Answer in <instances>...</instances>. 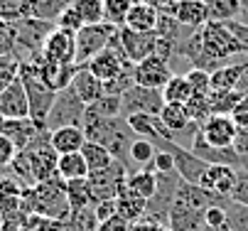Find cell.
Here are the masks:
<instances>
[{
    "instance_id": "obj_1",
    "label": "cell",
    "mask_w": 248,
    "mask_h": 231,
    "mask_svg": "<svg viewBox=\"0 0 248 231\" xmlns=\"http://www.w3.org/2000/svg\"><path fill=\"white\" fill-rule=\"evenodd\" d=\"M238 54L243 52H241L238 40L233 37V32L229 30V25L214 22V20L197 27L182 49V59H187L194 69H204L209 74L229 64V59Z\"/></svg>"
},
{
    "instance_id": "obj_2",
    "label": "cell",
    "mask_w": 248,
    "mask_h": 231,
    "mask_svg": "<svg viewBox=\"0 0 248 231\" xmlns=\"http://www.w3.org/2000/svg\"><path fill=\"white\" fill-rule=\"evenodd\" d=\"M57 153L49 143V130H40L25 150H20L15 155V160L10 162L13 172L25 182V187H32L37 182L52 180L57 175Z\"/></svg>"
},
{
    "instance_id": "obj_3",
    "label": "cell",
    "mask_w": 248,
    "mask_h": 231,
    "mask_svg": "<svg viewBox=\"0 0 248 231\" xmlns=\"http://www.w3.org/2000/svg\"><path fill=\"white\" fill-rule=\"evenodd\" d=\"M22 200L27 202V209L37 216H45V219H59V221H66L72 209H69V200H66V182L54 175L52 180H45V182H37L25 189Z\"/></svg>"
},
{
    "instance_id": "obj_4",
    "label": "cell",
    "mask_w": 248,
    "mask_h": 231,
    "mask_svg": "<svg viewBox=\"0 0 248 231\" xmlns=\"http://www.w3.org/2000/svg\"><path fill=\"white\" fill-rule=\"evenodd\" d=\"M10 27L15 37V57L20 62H32L42 57L45 40L49 37V32L57 25L47 20H37V17H22L17 22H10Z\"/></svg>"
},
{
    "instance_id": "obj_5",
    "label": "cell",
    "mask_w": 248,
    "mask_h": 231,
    "mask_svg": "<svg viewBox=\"0 0 248 231\" xmlns=\"http://www.w3.org/2000/svg\"><path fill=\"white\" fill-rule=\"evenodd\" d=\"M20 81L25 86V93H27V104H30V121L37 125L40 130H45V121H47V113L54 104V96L57 91H52L40 77H37V69H34L32 62H20Z\"/></svg>"
},
{
    "instance_id": "obj_6",
    "label": "cell",
    "mask_w": 248,
    "mask_h": 231,
    "mask_svg": "<svg viewBox=\"0 0 248 231\" xmlns=\"http://www.w3.org/2000/svg\"><path fill=\"white\" fill-rule=\"evenodd\" d=\"M84 113H86V104L79 98L74 86H66V89L57 91V96H54V104L45 121V130H57L62 125H81Z\"/></svg>"
},
{
    "instance_id": "obj_7",
    "label": "cell",
    "mask_w": 248,
    "mask_h": 231,
    "mask_svg": "<svg viewBox=\"0 0 248 231\" xmlns=\"http://www.w3.org/2000/svg\"><path fill=\"white\" fill-rule=\"evenodd\" d=\"M116 32H118V27L111 25V22L84 25L74 35L77 37V67H86L98 52H103Z\"/></svg>"
},
{
    "instance_id": "obj_8",
    "label": "cell",
    "mask_w": 248,
    "mask_h": 231,
    "mask_svg": "<svg viewBox=\"0 0 248 231\" xmlns=\"http://www.w3.org/2000/svg\"><path fill=\"white\" fill-rule=\"evenodd\" d=\"M165 106V98L160 89H148L133 84L123 96H121V118L135 116V113H150V116H160Z\"/></svg>"
},
{
    "instance_id": "obj_9",
    "label": "cell",
    "mask_w": 248,
    "mask_h": 231,
    "mask_svg": "<svg viewBox=\"0 0 248 231\" xmlns=\"http://www.w3.org/2000/svg\"><path fill=\"white\" fill-rule=\"evenodd\" d=\"M125 180H128V168L123 162L113 160L108 168L89 172V182L93 189V200H116V197L125 189Z\"/></svg>"
},
{
    "instance_id": "obj_10",
    "label": "cell",
    "mask_w": 248,
    "mask_h": 231,
    "mask_svg": "<svg viewBox=\"0 0 248 231\" xmlns=\"http://www.w3.org/2000/svg\"><path fill=\"white\" fill-rule=\"evenodd\" d=\"M133 77H135V84L140 86H148V89H160L174 77L172 74V67H170V62L157 57V54H150L145 57L143 62H138L135 67H133Z\"/></svg>"
},
{
    "instance_id": "obj_11",
    "label": "cell",
    "mask_w": 248,
    "mask_h": 231,
    "mask_svg": "<svg viewBox=\"0 0 248 231\" xmlns=\"http://www.w3.org/2000/svg\"><path fill=\"white\" fill-rule=\"evenodd\" d=\"M77 32H69L62 27H54L49 37L45 40L42 57L49 62H62V64H77Z\"/></svg>"
},
{
    "instance_id": "obj_12",
    "label": "cell",
    "mask_w": 248,
    "mask_h": 231,
    "mask_svg": "<svg viewBox=\"0 0 248 231\" xmlns=\"http://www.w3.org/2000/svg\"><path fill=\"white\" fill-rule=\"evenodd\" d=\"M160 121L170 130V136H172L174 143H177V138H180V136L189 138V143H192L194 136H197V130H199V125L189 118L185 104H165L162 111H160Z\"/></svg>"
},
{
    "instance_id": "obj_13",
    "label": "cell",
    "mask_w": 248,
    "mask_h": 231,
    "mask_svg": "<svg viewBox=\"0 0 248 231\" xmlns=\"http://www.w3.org/2000/svg\"><path fill=\"white\" fill-rule=\"evenodd\" d=\"M37 77L52 89V91H62L66 86H72V79L77 74V64H62V62H49L45 57L32 59Z\"/></svg>"
},
{
    "instance_id": "obj_14",
    "label": "cell",
    "mask_w": 248,
    "mask_h": 231,
    "mask_svg": "<svg viewBox=\"0 0 248 231\" xmlns=\"http://www.w3.org/2000/svg\"><path fill=\"white\" fill-rule=\"evenodd\" d=\"M199 133L209 145H217V148H233L236 133L238 128L231 121V116H209L202 125H199Z\"/></svg>"
},
{
    "instance_id": "obj_15",
    "label": "cell",
    "mask_w": 248,
    "mask_h": 231,
    "mask_svg": "<svg viewBox=\"0 0 248 231\" xmlns=\"http://www.w3.org/2000/svg\"><path fill=\"white\" fill-rule=\"evenodd\" d=\"M118 40H121V45H123V49H125V54L133 64L155 54V45H157L155 32H135V30H128V27H118Z\"/></svg>"
},
{
    "instance_id": "obj_16",
    "label": "cell",
    "mask_w": 248,
    "mask_h": 231,
    "mask_svg": "<svg viewBox=\"0 0 248 231\" xmlns=\"http://www.w3.org/2000/svg\"><path fill=\"white\" fill-rule=\"evenodd\" d=\"M170 155H172V160H174V170H177V175H180L185 182H189V185H199L204 170L209 168V162H204V160L197 157L187 145H180V143H174V145H172Z\"/></svg>"
},
{
    "instance_id": "obj_17",
    "label": "cell",
    "mask_w": 248,
    "mask_h": 231,
    "mask_svg": "<svg viewBox=\"0 0 248 231\" xmlns=\"http://www.w3.org/2000/svg\"><path fill=\"white\" fill-rule=\"evenodd\" d=\"M165 13L189 30H197L204 22H209V10L204 0H172Z\"/></svg>"
},
{
    "instance_id": "obj_18",
    "label": "cell",
    "mask_w": 248,
    "mask_h": 231,
    "mask_svg": "<svg viewBox=\"0 0 248 231\" xmlns=\"http://www.w3.org/2000/svg\"><path fill=\"white\" fill-rule=\"evenodd\" d=\"M236 177H238V168H231V165H209L202 175V180H199V187L231 200Z\"/></svg>"
},
{
    "instance_id": "obj_19",
    "label": "cell",
    "mask_w": 248,
    "mask_h": 231,
    "mask_svg": "<svg viewBox=\"0 0 248 231\" xmlns=\"http://www.w3.org/2000/svg\"><path fill=\"white\" fill-rule=\"evenodd\" d=\"M197 157H202L204 162L209 165H231V168H238L241 170V155L233 150V148H217V145H209L202 133L197 130V136L192 140V148H189Z\"/></svg>"
},
{
    "instance_id": "obj_20",
    "label": "cell",
    "mask_w": 248,
    "mask_h": 231,
    "mask_svg": "<svg viewBox=\"0 0 248 231\" xmlns=\"http://www.w3.org/2000/svg\"><path fill=\"white\" fill-rule=\"evenodd\" d=\"M0 116L3 118H30V104H27V93H25L20 77L5 91H0Z\"/></svg>"
},
{
    "instance_id": "obj_21",
    "label": "cell",
    "mask_w": 248,
    "mask_h": 231,
    "mask_svg": "<svg viewBox=\"0 0 248 231\" xmlns=\"http://www.w3.org/2000/svg\"><path fill=\"white\" fill-rule=\"evenodd\" d=\"M89 72L93 74V77H98L101 81H111V79H116L121 72H125L128 67H135L133 62H125V59H121L111 47H106L103 52H98L89 64Z\"/></svg>"
},
{
    "instance_id": "obj_22",
    "label": "cell",
    "mask_w": 248,
    "mask_h": 231,
    "mask_svg": "<svg viewBox=\"0 0 248 231\" xmlns=\"http://www.w3.org/2000/svg\"><path fill=\"white\" fill-rule=\"evenodd\" d=\"M40 128L34 125L30 118H3L0 116V136H5L15 143L17 153L25 150L34 138H37Z\"/></svg>"
},
{
    "instance_id": "obj_23",
    "label": "cell",
    "mask_w": 248,
    "mask_h": 231,
    "mask_svg": "<svg viewBox=\"0 0 248 231\" xmlns=\"http://www.w3.org/2000/svg\"><path fill=\"white\" fill-rule=\"evenodd\" d=\"M49 143H52L57 155L79 153L86 143V136H84L81 125H62L57 130H49Z\"/></svg>"
},
{
    "instance_id": "obj_24",
    "label": "cell",
    "mask_w": 248,
    "mask_h": 231,
    "mask_svg": "<svg viewBox=\"0 0 248 231\" xmlns=\"http://www.w3.org/2000/svg\"><path fill=\"white\" fill-rule=\"evenodd\" d=\"M165 224L172 231H202V226H204V212H197V209H189L185 204L172 202Z\"/></svg>"
},
{
    "instance_id": "obj_25",
    "label": "cell",
    "mask_w": 248,
    "mask_h": 231,
    "mask_svg": "<svg viewBox=\"0 0 248 231\" xmlns=\"http://www.w3.org/2000/svg\"><path fill=\"white\" fill-rule=\"evenodd\" d=\"M72 86H74V91L79 93V98H81L86 106H91L93 101H98V98L103 96V81L98 77H93L89 72V67H77V74L72 79Z\"/></svg>"
},
{
    "instance_id": "obj_26",
    "label": "cell",
    "mask_w": 248,
    "mask_h": 231,
    "mask_svg": "<svg viewBox=\"0 0 248 231\" xmlns=\"http://www.w3.org/2000/svg\"><path fill=\"white\" fill-rule=\"evenodd\" d=\"M157 20H160V10H155L153 5H145V3H133V8L125 15L123 27L135 30V32H155Z\"/></svg>"
},
{
    "instance_id": "obj_27",
    "label": "cell",
    "mask_w": 248,
    "mask_h": 231,
    "mask_svg": "<svg viewBox=\"0 0 248 231\" xmlns=\"http://www.w3.org/2000/svg\"><path fill=\"white\" fill-rule=\"evenodd\" d=\"M148 212V200H143V197L133 194L130 189H123L118 197H116V214L121 219H125L128 224H135L145 216Z\"/></svg>"
},
{
    "instance_id": "obj_28",
    "label": "cell",
    "mask_w": 248,
    "mask_h": 231,
    "mask_svg": "<svg viewBox=\"0 0 248 231\" xmlns=\"http://www.w3.org/2000/svg\"><path fill=\"white\" fill-rule=\"evenodd\" d=\"M246 62H238V64H224V67L214 69L209 74V81H211V91H231V89H238V81L246 72Z\"/></svg>"
},
{
    "instance_id": "obj_29",
    "label": "cell",
    "mask_w": 248,
    "mask_h": 231,
    "mask_svg": "<svg viewBox=\"0 0 248 231\" xmlns=\"http://www.w3.org/2000/svg\"><path fill=\"white\" fill-rule=\"evenodd\" d=\"M155 187H157V172L145 165L143 170H130L128 172V180H125V189H130L133 194L143 197V200H150L155 194Z\"/></svg>"
},
{
    "instance_id": "obj_30",
    "label": "cell",
    "mask_w": 248,
    "mask_h": 231,
    "mask_svg": "<svg viewBox=\"0 0 248 231\" xmlns=\"http://www.w3.org/2000/svg\"><path fill=\"white\" fill-rule=\"evenodd\" d=\"M57 175H59L64 182L89 177V165H86L81 150H79V153H64V155H59V157H57Z\"/></svg>"
},
{
    "instance_id": "obj_31",
    "label": "cell",
    "mask_w": 248,
    "mask_h": 231,
    "mask_svg": "<svg viewBox=\"0 0 248 231\" xmlns=\"http://www.w3.org/2000/svg\"><path fill=\"white\" fill-rule=\"evenodd\" d=\"M66 200H69V209H72V212H79V209L93 207L96 200H93V189H91L89 177L69 180V182H66Z\"/></svg>"
},
{
    "instance_id": "obj_32",
    "label": "cell",
    "mask_w": 248,
    "mask_h": 231,
    "mask_svg": "<svg viewBox=\"0 0 248 231\" xmlns=\"http://www.w3.org/2000/svg\"><path fill=\"white\" fill-rule=\"evenodd\" d=\"M241 98H243V93L238 89H231V91H211L209 93V111H211V116H231Z\"/></svg>"
},
{
    "instance_id": "obj_33",
    "label": "cell",
    "mask_w": 248,
    "mask_h": 231,
    "mask_svg": "<svg viewBox=\"0 0 248 231\" xmlns=\"http://www.w3.org/2000/svg\"><path fill=\"white\" fill-rule=\"evenodd\" d=\"M72 3H74V0H30V17L57 22V17Z\"/></svg>"
},
{
    "instance_id": "obj_34",
    "label": "cell",
    "mask_w": 248,
    "mask_h": 231,
    "mask_svg": "<svg viewBox=\"0 0 248 231\" xmlns=\"http://www.w3.org/2000/svg\"><path fill=\"white\" fill-rule=\"evenodd\" d=\"M81 155L89 165V172H96V170H103L113 162V155L108 153V148L101 145V143H93V140H86L84 148H81Z\"/></svg>"
},
{
    "instance_id": "obj_35",
    "label": "cell",
    "mask_w": 248,
    "mask_h": 231,
    "mask_svg": "<svg viewBox=\"0 0 248 231\" xmlns=\"http://www.w3.org/2000/svg\"><path fill=\"white\" fill-rule=\"evenodd\" d=\"M204 3L209 10V20H214V22H229V20L241 17L238 0H204Z\"/></svg>"
},
{
    "instance_id": "obj_36",
    "label": "cell",
    "mask_w": 248,
    "mask_h": 231,
    "mask_svg": "<svg viewBox=\"0 0 248 231\" xmlns=\"http://www.w3.org/2000/svg\"><path fill=\"white\" fill-rule=\"evenodd\" d=\"M192 96V89L185 79V74H174L165 86H162V98L165 104H187Z\"/></svg>"
},
{
    "instance_id": "obj_37",
    "label": "cell",
    "mask_w": 248,
    "mask_h": 231,
    "mask_svg": "<svg viewBox=\"0 0 248 231\" xmlns=\"http://www.w3.org/2000/svg\"><path fill=\"white\" fill-rule=\"evenodd\" d=\"M133 3H138V0H103V20L116 27H123L125 15L133 8Z\"/></svg>"
},
{
    "instance_id": "obj_38",
    "label": "cell",
    "mask_w": 248,
    "mask_h": 231,
    "mask_svg": "<svg viewBox=\"0 0 248 231\" xmlns=\"http://www.w3.org/2000/svg\"><path fill=\"white\" fill-rule=\"evenodd\" d=\"M74 10L79 13L84 25H96V22H106L103 20V0H74Z\"/></svg>"
},
{
    "instance_id": "obj_39",
    "label": "cell",
    "mask_w": 248,
    "mask_h": 231,
    "mask_svg": "<svg viewBox=\"0 0 248 231\" xmlns=\"http://www.w3.org/2000/svg\"><path fill=\"white\" fill-rule=\"evenodd\" d=\"M22 185L13 177H3L0 180V207L3 209H10V207H17V202L22 200Z\"/></svg>"
},
{
    "instance_id": "obj_40",
    "label": "cell",
    "mask_w": 248,
    "mask_h": 231,
    "mask_svg": "<svg viewBox=\"0 0 248 231\" xmlns=\"http://www.w3.org/2000/svg\"><path fill=\"white\" fill-rule=\"evenodd\" d=\"M22 17H30V0H0V20L3 22H17Z\"/></svg>"
},
{
    "instance_id": "obj_41",
    "label": "cell",
    "mask_w": 248,
    "mask_h": 231,
    "mask_svg": "<svg viewBox=\"0 0 248 231\" xmlns=\"http://www.w3.org/2000/svg\"><path fill=\"white\" fill-rule=\"evenodd\" d=\"M155 153H157V148L148 140V138H135L133 143H130V162H135V165H150L153 162V157H155Z\"/></svg>"
},
{
    "instance_id": "obj_42",
    "label": "cell",
    "mask_w": 248,
    "mask_h": 231,
    "mask_svg": "<svg viewBox=\"0 0 248 231\" xmlns=\"http://www.w3.org/2000/svg\"><path fill=\"white\" fill-rule=\"evenodd\" d=\"M20 77V59L15 54H0V91H5Z\"/></svg>"
},
{
    "instance_id": "obj_43",
    "label": "cell",
    "mask_w": 248,
    "mask_h": 231,
    "mask_svg": "<svg viewBox=\"0 0 248 231\" xmlns=\"http://www.w3.org/2000/svg\"><path fill=\"white\" fill-rule=\"evenodd\" d=\"M89 111H93L101 118H118L121 116V96H101L98 101H93L91 106H86Z\"/></svg>"
},
{
    "instance_id": "obj_44",
    "label": "cell",
    "mask_w": 248,
    "mask_h": 231,
    "mask_svg": "<svg viewBox=\"0 0 248 231\" xmlns=\"http://www.w3.org/2000/svg\"><path fill=\"white\" fill-rule=\"evenodd\" d=\"M185 106H187L189 118H192L197 125H202V123L211 116V111H209V96H204V93H192L189 101H187Z\"/></svg>"
},
{
    "instance_id": "obj_45",
    "label": "cell",
    "mask_w": 248,
    "mask_h": 231,
    "mask_svg": "<svg viewBox=\"0 0 248 231\" xmlns=\"http://www.w3.org/2000/svg\"><path fill=\"white\" fill-rule=\"evenodd\" d=\"M135 84V77H133V67H128L125 72H121L116 79L111 81H103V93L106 96H123L130 86Z\"/></svg>"
},
{
    "instance_id": "obj_46",
    "label": "cell",
    "mask_w": 248,
    "mask_h": 231,
    "mask_svg": "<svg viewBox=\"0 0 248 231\" xmlns=\"http://www.w3.org/2000/svg\"><path fill=\"white\" fill-rule=\"evenodd\" d=\"M226 219H229V229L231 231H248V207L236 204L229 200L226 204Z\"/></svg>"
},
{
    "instance_id": "obj_47",
    "label": "cell",
    "mask_w": 248,
    "mask_h": 231,
    "mask_svg": "<svg viewBox=\"0 0 248 231\" xmlns=\"http://www.w3.org/2000/svg\"><path fill=\"white\" fill-rule=\"evenodd\" d=\"M185 79H187V84H189L192 93H204V96H209V93H211L209 72H204V69H194V67H192V69L185 74Z\"/></svg>"
},
{
    "instance_id": "obj_48",
    "label": "cell",
    "mask_w": 248,
    "mask_h": 231,
    "mask_svg": "<svg viewBox=\"0 0 248 231\" xmlns=\"http://www.w3.org/2000/svg\"><path fill=\"white\" fill-rule=\"evenodd\" d=\"M57 27H62V30H69V32H79L81 27H84V22H81V17H79V13L74 10V5H69L59 17H57V22H54Z\"/></svg>"
},
{
    "instance_id": "obj_49",
    "label": "cell",
    "mask_w": 248,
    "mask_h": 231,
    "mask_svg": "<svg viewBox=\"0 0 248 231\" xmlns=\"http://www.w3.org/2000/svg\"><path fill=\"white\" fill-rule=\"evenodd\" d=\"M231 202L248 207V172L246 170H238V177H236V185L231 192Z\"/></svg>"
},
{
    "instance_id": "obj_50",
    "label": "cell",
    "mask_w": 248,
    "mask_h": 231,
    "mask_svg": "<svg viewBox=\"0 0 248 231\" xmlns=\"http://www.w3.org/2000/svg\"><path fill=\"white\" fill-rule=\"evenodd\" d=\"M150 168H153L155 172H160V175H167V172H174V160H172L170 153L157 150L155 157H153V162H150Z\"/></svg>"
},
{
    "instance_id": "obj_51",
    "label": "cell",
    "mask_w": 248,
    "mask_h": 231,
    "mask_svg": "<svg viewBox=\"0 0 248 231\" xmlns=\"http://www.w3.org/2000/svg\"><path fill=\"white\" fill-rule=\"evenodd\" d=\"M226 25H229V30L233 32V37L238 40L241 52L248 57V25H246V22H241V20H229Z\"/></svg>"
},
{
    "instance_id": "obj_52",
    "label": "cell",
    "mask_w": 248,
    "mask_h": 231,
    "mask_svg": "<svg viewBox=\"0 0 248 231\" xmlns=\"http://www.w3.org/2000/svg\"><path fill=\"white\" fill-rule=\"evenodd\" d=\"M15 155H17L15 143L10 138H5V136H0V168H10V162L15 160Z\"/></svg>"
},
{
    "instance_id": "obj_53",
    "label": "cell",
    "mask_w": 248,
    "mask_h": 231,
    "mask_svg": "<svg viewBox=\"0 0 248 231\" xmlns=\"http://www.w3.org/2000/svg\"><path fill=\"white\" fill-rule=\"evenodd\" d=\"M204 224L206 226H226L229 219H226V207H209L204 212Z\"/></svg>"
},
{
    "instance_id": "obj_54",
    "label": "cell",
    "mask_w": 248,
    "mask_h": 231,
    "mask_svg": "<svg viewBox=\"0 0 248 231\" xmlns=\"http://www.w3.org/2000/svg\"><path fill=\"white\" fill-rule=\"evenodd\" d=\"M231 121L236 123V128H246L248 130V96L243 93V98L238 101V106L231 113Z\"/></svg>"
},
{
    "instance_id": "obj_55",
    "label": "cell",
    "mask_w": 248,
    "mask_h": 231,
    "mask_svg": "<svg viewBox=\"0 0 248 231\" xmlns=\"http://www.w3.org/2000/svg\"><path fill=\"white\" fill-rule=\"evenodd\" d=\"M93 214H96L98 224L106 221V219H111L116 214V200H101V202H96L93 204Z\"/></svg>"
},
{
    "instance_id": "obj_56",
    "label": "cell",
    "mask_w": 248,
    "mask_h": 231,
    "mask_svg": "<svg viewBox=\"0 0 248 231\" xmlns=\"http://www.w3.org/2000/svg\"><path fill=\"white\" fill-rule=\"evenodd\" d=\"M96 231H130V224L125 219H121L118 214H113L111 219H106L96 226Z\"/></svg>"
},
{
    "instance_id": "obj_57",
    "label": "cell",
    "mask_w": 248,
    "mask_h": 231,
    "mask_svg": "<svg viewBox=\"0 0 248 231\" xmlns=\"http://www.w3.org/2000/svg\"><path fill=\"white\" fill-rule=\"evenodd\" d=\"M130 231H172L167 224L160 221H150V219H140L135 224H130Z\"/></svg>"
},
{
    "instance_id": "obj_58",
    "label": "cell",
    "mask_w": 248,
    "mask_h": 231,
    "mask_svg": "<svg viewBox=\"0 0 248 231\" xmlns=\"http://www.w3.org/2000/svg\"><path fill=\"white\" fill-rule=\"evenodd\" d=\"M233 150L238 155H248V130L246 128H238L236 140H233Z\"/></svg>"
},
{
    "instance_id": "obj_59",
    "label": "cell",
    "mask_w": 248,
    "mask_h": 231,
    "mask_svg": "<svg viewBox=\"0 0 248 231\" xmlns=\"http://www.w3.org/2000/svg\"><path fill=\"white\" fill-rule=\"evenodd\" d=\"M138 3H145V5H153L155 10L165 13V10L170 8V3H172V0H138Z\"/></svg>"
},
{
    "instance_id": "obj_60",
    "label": "cell",
    "mask_w": 248,
    "mask_h": 231,
    "mask_svg": "<svg viewBox=\"0 0 248 231\" xmlns=\"http://www.w3.org/2000/svg\"><path fill=\"white\" fill-rule=\"evenodd\" d=\"M241 170L248 172V155H241Z\"/></svg>"
},
{
    "instance_id": "obj_61",
    "label": "cell",
    "mask_w": 248,
    "mask_h": 231,
    "mask_svg": "<svg viewBox=\"0 0 248 231\" xmlns=\"http://www.w3.org/2000/svg\"><path fill=\"white\" fill-rule=\"evenodd\" d=\"M8 25H10V22H3V20H0V32H3V30H5Z\"/></svg>"
}]
</instances>
